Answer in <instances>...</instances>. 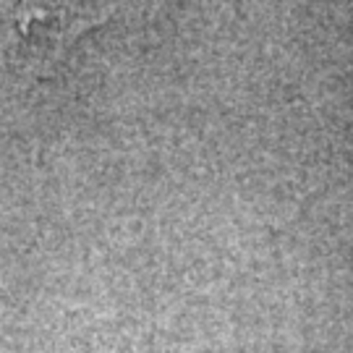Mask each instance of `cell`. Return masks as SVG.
<instances>
[{"mask_svg":"<svg viewBox=\"0 0 353 353\" xmlns=\"http://www.w3.org/2000/svg\"><path fill=\"white\" fill-rule=\"evenodd\" d=\"M105 21L97 8L0 6V71L13 79L52 74L65 48L84 29Z\"/></svg>","mask_w":353,"mask_h":353,"instance_id":"6da1fadb","label":"cell"}]
</instances>
